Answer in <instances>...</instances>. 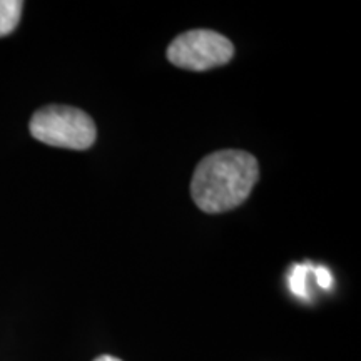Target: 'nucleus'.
Wrapping results in <instances>:
<instances>
[{
    "instance_id": "f257e3e1",
    "label": "nucleus",
    "mask_w": 361,
    "mask_h": 361,
    "mask_svg": "<svg viewBox=\"0 0 361 361\" xmlns=\"http://www.w3.org/2000/svg\"><path fill=\"white\" fill-rule=\"evenodd\" d=\"M258 178V161L247 152L231 149L213 152L194 171L192 201L204 213H224L247 200Z\"/></svg>"
},
{
    "instance_id": "f03ea898",
    "label": "nucleus",
    "mask_w": 361,
    "mask_h": 361,
    "mask_svg": "<svg viewBox=\"0 0 361 361\" xmlns=\"http://www.w3.org/2000/svg\"><path fill=\"white\" fill-rule=\"evenodd\" d=\"M30 134L54 147L85 151L96 141V124L84 111L69 106H47L32 116Z\"/></svg>"
},
{
    "instance_id": "0eeeda50",
    "label": "nucleus",
    "mask_w": 361,
    "mask_h": 361,
    "mask_svg": "<svg viewBox=\"0 0 361 361\" xmlns=\"http://www.w3.org/2000/svg\"><path fill=\"white\" fill-rule=\"evenodd\" d=\"M94 361H123V360L116 358V356H111V355H101V356H97Z\"/></svg>"
},
{
    "instance_id": "39448f33",
    "label": "nucleus",
    "mask_w": 361,
    "mask_h": 361,
    "mask_svg": "<svg viewBox=\"0 0 361 361\" xmlns=\"http://www.w3.org/2000/svg\"><path fill=\"white\" fill-rule=\"evenodd\" d=\"M313 268L306 264H298L293 268L290 274V288L295 295L301 298H308V293H306V276Z\"/></svg>"
},
{
    "instance_id": "423d86ee",
    "label": "nucleus",
    "mask_w": 361,
    "mask_h": 361,
    "mask_svg": "<svg viewBox=\"0 0 361 361\" xmlns=\"http://www.w3.org/2000/svg\"><path fill=\"white\" fill-rule=\"evenodd\" d=\"M316 274H318V283L322 288H329L331 286V274H329L328 269L324 268H314L313 269Z\"/></svg>"
},
{
    "instance_id": "20e7f679",
    "label": "nucleus",
    "mask_w": 361,
    "mask_h": 361,
    "mask_svg": "<svg viewBox=\"0 0 361 361\" xmlns=\"http://www.w3.org/2000/svg\"><path fill=\"white\" fill-rule=\"evenodd\" d=\"M22 7L24 2L20 0H0V37L12 34L19 25Z\"/></svg>"
},
{
    "instance_id": "7ed1b4c3",
    "label": "nucleus",
    "mask_w": 361,
    "mask_h": 361,
    "mask_svg": "<svg viewBox=\"0 0 361 361\" xmlns=\"http://www.w3.org/2000/svg\"><path fill=\"white\" fill-rule=\"evenodd\" d=\"M233 56L231 40L214 30H189L178 35L168 47L171 64L194 72L228 64Z\"/></svg>"
}]
</instances>
